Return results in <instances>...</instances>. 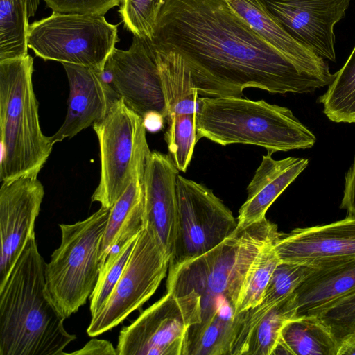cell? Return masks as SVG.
<instances>
[{
    "label": "cell",
    "instance_id": "cell-25",
    "mask_svg": "<svg viewBox=\"0 0 355 355\" xmlns=\"http://www.w3.org/2000/svg\"><path fill=\"white\" fill-rule=\"evenodd\" d=\"M317 101L322 104V112L330 121L355 123V46Z\"/></svg>",
    "mask_w": 355,
    "mask_h": 355
},
{
    "label": "cell",
    "instance_id": "cell-30",
    "mask_svg": "<svg viewBox=\"0 0 355 355\" xmlns=\"http://www.w3.org/2000/svg\"><path fill=\"white\" fill-rule=\"evenodd\" d=\"M273 245L263 249L250 268L236 308V314L256 306L261 302L273 272L280 263Z\"/></svg>",
    "mask_w": 355,
    "mask_h": 355
},
{
    "label": "cell",
    "instance_id": "cell-34",
    "mask_svg": "<svg viewBox=\"0 0 355 355\" xmlns=\"http://www.w3.org/2000/svg\"><path fill=\"white\" fill-rule=\"evenodd\" d=\"M340 208L345 209L347 215L355 216V155L352 166L345 174V188Z\"/></svg>",
    "mask_w": 355,
    "mask_h": 355
},
{
    "label": "cell",
    "instance_id": "cell-15",
    "mask_svg": "<svg viewBox=\"0 0 355 355\" xmlns=\"http://www.w3.org/2000/svg\"><path fill=\"white\" fill-rule=\"evenodd\" d=\"M273 248L280 262L312 267L355 259V216L282 233Z\"/></svg>",
    "mask_w": 355,
    "mask_h": 355
},
{
    "label": "cell",
    "instance_id": "cell-10",
    "mask_svg": "<svg viewBox=\"0 0 355 355\" xmlns=\"http://www.w3.org/2000/svg\"><path fill=\"white\" fill-rule=\"evenodd\" d=\"M170 257L155 235L144 226L125 269L108 300L92 316L87 329L96 336L121 323L155 293L166 277Z\"/></svg>",
    "mask_w": 355,
    "mask_h": 355
},
{
    "label": "cell",
    "instance_id": "cell-20",
    "mask_svg": "<svg viewBox=\"0 0 355 355\" xmlns=\"http://www.w3.org/2000/svg\"><path fill=\"white\" fill-rule=\"evenodd\" d=\"M355 290V259L315 267L294 291L297 318Z\"/></svg>",
    "mask_w": 355,
    "mask_h": 355
},
{
    "label": "cell",
    "instance_id": "cell-27",
    "mask_svg": "<svg viewBox=\"0 0 355 355\" xmlns=\"http://www.w3.org/2000/svg\"><path fill=\"white\" fill-rule=\"evenodd\" d=\"M27 0H0V61L28 53Z\"/></svg>",
    "mask_w": 355,
    "mask_h": 355
},
{
    "label": "cell",
    "instance_id": "cell-36",
    "mask_svg": "<svg viewBox=\"0 0 355 355\" xmlns=\"http://www.w3.org/2000/svg\"><path fill=\"white\" fill-rule=\"evenodd\" d=\"M143 119L147 130L156 132L163 128L165 118L159 114L153 113L147 115Z\"/></svg>",
    "mask_w": 355,
    "mask_h": 355
},
{
    "label": "cell",
    "instance_id": "cell-9",
    "mask_svg": "<svg viewBox=\"0 0 355 355\" xmlns=\"http://www.w3.org/2000/svg\"><path fill=\"white\" fill-rule=\"evenodd\" d=\"M200 295L166 293L119 332L118 355H187L190 329L202 320Z\"/></svg>",
    "mask_w": 355,
    "mask_h": 355
},
{
    "label": "cell",
    "instance_id": "cell-8",
    "mask_svg": "<svg viewBox=\"0 0 355 355\" xmlns=\"http://www.w3.org/2000/svg\"><path fill=\"white\" fill-rule=\"evenodd\" d=\"M118 25L103 15L53 12L29 24V49L44 60L69 63L105 71L119 41Z\"/></svg>",
    "mask_w": 355,
    "mask_h": 355
},
{
    "label": "cell",
    "instance_id": "cell-2",
    "mask_svg": "<svg viewBox=\"0 0 355 355\" xmlns=\"http://www.w3.org/2000/svg\"><path fill=\"white\" fill-rule=\"evenodd\" d=\"M35 234L0 285V355H62L76 336L54 302Z\"/></svg>",
    "mask_w": 355,
    "mask_h": 355
},
{
    "label": "cell",
    "instance_id": "cell-6",
    "mask_svg": "<svg viewBox=\"0 0 355 355\" xmlns=\"http://www.w3.org/2000/svg\"><path fill=\"white\" fill-rule=\"evenodd\" d=\"M110 209L101 208L83 220L59 224L61 243L46 266L51 297L69 318L90 297L101 269V249Z\"/></svg>",
    "mask_w": 355,
    "mask_h": 355
},
{
    "label": "cell",
    "instance_id": "cell-31",
    "mask_svg": "<svg viewBox=\"0 0 355 355\" xmlns=\"http://www.w3.org/2000/svg\"><path fill=\"white\" fill-rule=\"evenodd\" d=\"M168 128L164 139L169 156L179 171L185 172L198 142L196 114H178L166 120Z\"/></svg>",
    "mask_w": 355,
    "mask_h": 355
},
{
    "label": "cell",
    "instance_id": "cell-26",
    "mask_svg": "<svg viewBox=\"0 0 355 355\" xmlns=\"http://www.w3.org/2000/svg\"><path fill=\"white\" fill-rule=\"evenodd\" d=\"M330 334L337 355L355 346V290L322 306L311 315Z\"/></svg>",
    "mask_w": 355,
    "mask_h": 355
},
{
    "label": "cell",
    "instance_id": "cell-5",
    "mask_svg": "<svg viewBox=\"0 0 355 355\" xmlns=\"http://www.w3.org/2000/svg\"><path fill=\"white\" fill-rule=\"evenodd\" d=\"M33 73L29 55L0 61L1 182L37 177L54 145L40 127Z\"/></svg>",
    "mask_w": 355,
    "mask_h": 355
},
{
    "label": "cell",
    "instance_id": "cell-33",
    "mask_svg": "<svg viewBox=\"0 0 355 355\" xmlns=\"http://www.w3.org/2000/svg\"><path fill=\"white\" fill-rule=\"evenodd\" d=\"M53 12L103 15L121 0H44Z\"/></svg>",
    "mask_w": 355,
    "mask_h": 355
},
{
    "label": "cell",
    "instance_id": "cell-29",
    "mask_svg": "<svg viewBox=\"0 0 355 355\" xmlns=\"http://www.w3.org/2000/svg\"><path fill=\"white\" fill-rule=\"evenodd\" d=\"M138 235L110 252L100 269L96 286L89 297L92 316L101 310L110 296L125 269Z\"/></svg>",
    "mask_w": 355,
    "mask_h": 355
},
{
    "label": "cell",
    "instance_id": "cell-3",
    "mask_svg": "<svg viewBox=\"0 0 355 355\" xmlns=\"http://www.w3.org/2000/svg\"><path fill=\"white\" fill-rule=\"evenodd\" d=\"M282 233L265 217L245 228L238 227L207 252L171 265L166 293L175 295L195 291L200 295L202 320H209L220 304L228 300L235 308L248 273L259 253L275 243Z\"/></svg>",
    "mask_w": 355,
    "mask_h": 355
},
{
    "label": "cell",
    "instance_id": "cell-19",
    "mask_svg": "<svg viewBox=\"0 0 355 355\" xmlns=\"http://www.w3.org/2000/svg\"><path fill=\"white\" fill-rule=\"evenodd\" d=\"M272 154L268 152L263 156L247 187L246 200L239 211L238 227L245 228L264 218L271 205L309 164L306 158L288 157L276 160Z\"/></svg>",
    "mask_w": 355,
    "mask_h": 355
},
{
    "label": "cell",
    "instance_id": "cell-21",
    "mask_svg": "<svg viewBox=\"0 0 355 355\" xmlns=\"http://www.w3.org/2000/svg\"><path fill=\"white\" fill-rule=\"evenodd\" d=\"M168 120L178 114H196L200 98L191 71L178 53L153 50Z\"/></svg>",
    "mask_w": 355,
    "mask_h": 355
},
{
    "label": "cell",
    "instance_id": "cell-12",
    "mask_svg": "<svg viewBox=\"0 0 355 355\" xmlns=\"http://www.w3.org/2000/svg\"><path fill=\"white\" fill-rule=\"evenodd\" d=\"M105 76L124 103L143 119L157 113L166 118L160 78L148 40L133 35L128 50L114 49Z\"/></svg>",
    "mask_w": 355,
    "mask_h": 355
},
{
    "label": "cell",
    "instance_id": "cell-35",
    "mask_svg": "<svg viewBox=\"0 0 355 355\" xmlns=\"http://www.w3.org/2000/svg\"><path fill=\"white\" fill-rule=\"evenodd\" d=\"M67 354L76 355H116V349L108 340H90L83 348Z\"/></svg>",
    "mask_w": 355,
    "mask_h": 355
},
{
    "label": "cell",
    "instance_id": "cell-18",
    "mask_svg": "<svg viewBox=\"0 0 355 355\" xmlns=\"http://www.w3.org/2000/svg\"><path fill=\"white\" fill-rule=\"evenodd\" d=\"M268 44L302 71L327 86L335 78L327 62L293 38L270 11L264 0H224Z\"/></svg>",
    "mask_w": 355,
    "mask_h": 355
},
{
    "label": "cell",
    "instance_id": "cell-23",
    "mask_svg": "<svg viewBox=\"0 0 355 355\" xmlns=\"http://www.w3.org/2000/svg\"><path fill=\"white\" fill-rule=\"evenodd\" d=\"M237 322L233 305L222 303L209 320L190 329L187 355H230Z\"/></svg>",
    "mask_w": 355,
    "mask_h": 355
},
{
    "label": "cell",
    "instance_id": "cell-37",
    "mask_svg": "<svg viewBox=\"0 0 355 355\" xmlns=\"http://www.w3.org/2000/svg\"><path fill=\"white\" fill-rule=\"evenodd\" d=\"M40 0H27L28 17H33L37 10Z\"/></svg>",
    "mask_w": 355,
    "mask_h": 355
},
{
    "label": "cell",
    "instance_id": "cell-16",
    "mask_svg": "<svg viewBox=\"0 0 355 355\" xmlns=\"http://www.w3.org/2000/svg\"><path fill=\"white\" fill-rule=\"evenodd\" d=\"M178 175L169 155L151 152L142 180L144 226L155 235L170 259L177 236Z\"/></svg>",
    "mask_w": 355,
    "mask_h": 355
},
{
    "label": "cell",
    "instance_id": "cell-11",
    "mask_svg": "<svg viewBox=\"0 0 355 355\" xmlns=\"http://www.w3.org/2000/svg\"><path fill=\"white\" fill-rule=\"evenodd\" d=\"M177 197V236L169 266L207 252L237 228L232 211L205 185L178 175Z\"/></svg>",
    "mask_w": 355,
    "mask_h": 355
},
{
    "label": "cell",
    "instance_id": "cell-4",
    "mask_svg": "<svg viewBox=\"0 0 355 355\" xmlns=\"http://www.w3.org/2000/svg\"><path fill=\"white\" fill-rule=\"evenodd\" d=\"M197 141L252 144L268 152L312 148L315 135L285 107L236 96L200 98Z\"/></svg>",
    "mask_w": 355,
    "mask_h": 355
},
{
    "label": "cell",
    "instance_id": "cell-32",
    "mask_svg": "<svg viewBox=\"0 0 355 355\" xmlns=\"http://www.w3.org/2000/svg\"><path fill=\"white\" fill-rule=\"evenodd\" d=\"M166 0H121L119 12L124 27L134 35L151 40Z\"/></svg>",
    "mask_w": 355,
    "mask_h": 355
},
{
    "label": "cell",
    "instance_id": "cell-28",
    "mask_svg": "<svg viewBox=\"0 0 355 355\" xmlns=\"http://www.w3.org/2000/svg\"><path fill=\"white\" fill-rule=\"evenodd\" d=\"M297 310L294 293L273 306L252 331L243 355H272L284 326L297 318Z\"/></svg>",
    "mask_w": 355,
    "mask_h": 355
},
{
    "label": "cell",
    "instance_id": "cell-22",
    "mask_svg": "<svg viewBox=\"0 0 355 355\" xmlns=\"http://www.w3.org/2000/svg\"><path fill=\"white\" fill-rule=\"evenodd\" d=\"M142 180L135 178L110 209L101 249V268L114 247L138 235L144 227Z\"/></svg>",
    "mask_w": 355,
    "mask_h": 355
},
{
    "label": "cell",
    "instance_id": "cell-1",
    "mask_svg": "<svg viewBox=\"0 0 355 355\" xmlns=\"http://www.w3.org/2000/svg\"><path fill=\"white\" fill-rule=\"evenodd\" d=\"M148 41L153 50L179 53L205 97H240L250 87L304 94L326 86L268 44L224 0H166Z\"/></svg>",
    "mask_w": 355,
    "mask_h": 355
},
{
    "label": "cell",
    "instance_id": "cell-14",
    "mask_svg": "<svg viewBox=\"0 0 355 355\" xmlns=\"http://www.w3.org/2000/svg\"><path fill=\"white\" fill-rule=\"evenodd\" d=\"M284 29L324 60L336 62L334 26L352 0H264Z\"/></svg>",
    "mask_w": 355,
    "mask_h": 355
},
{
    "label": "cell",
    "instance_id": "cell-24",
    "mask_svg": "<svg viewBox=\"0 0 355 355\" xmlns=\"http://www.w3.org/2000/svg\"><path fill=\"white\" fill-rule=\"evenodd\" d=\"M337 355L328 331L313 317L297 318L283 328L272 355Z\"/></svg>",
    "mask_w": 355,
    "mask_h": 355
},
{
    "label": "cell",
    "instance_id": "cell-13",
    "mask_svg": "<svg viewBox=\"0 0 355 355\" xmlns=\"http://www.w3.org/2000/svg\"><path fill=\"white\" fill-rule=\"evenodd\" d=\"M44 196V187L37 177L24 176L1 182L0 285L35 234V223Z\"/></svg>",
    "mask_w": 355,
    "mask_h": 355
},
{
    "label": "cell",
    "instance_id": "cell-7",
    "mask_svg": "<svg viewBox=\"0 0 355 355\" xmlns=\"http://www.w3.org/2000/svg\"><path fill=\"white\" fill-rule=\"evenodd\" d=\"M93 129L99 144L101 175L92 202L110 209L135 178L143 179L151 153L147 130L143 118L121 98Z\"/></svg>",
    "mask_w": 355,
    "mask_h": 355
},
{
    "label": "cell",
    "instance_id": "cell-17",
    "mask_svg": "<svg viewBox=\"0 0 355 355\" xmlns=\"http://www.w3.org/2000/svg\"><path fill=\"white\" fill-rule=\"evenodd\" d=\"M69 85L64 121L51 136L54 144L72 138L102 121L120 98L103 71L85 66L62 63Z\"/></svg>",
    "mask_w": 355,
    "mask_h": 355
}]
</instances>
